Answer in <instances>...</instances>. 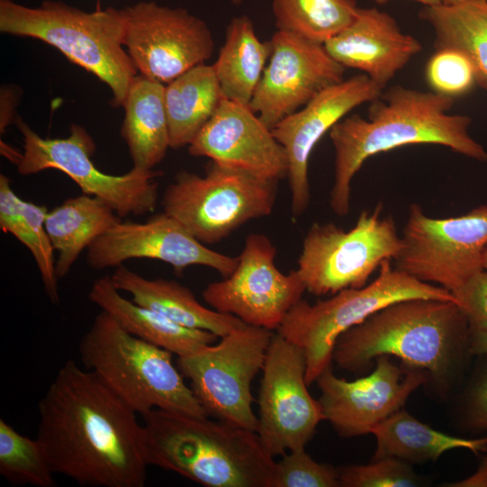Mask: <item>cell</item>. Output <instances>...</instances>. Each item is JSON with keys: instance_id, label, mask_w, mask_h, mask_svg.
<instances>
[{"instance_id": "obj_6", "label": "cell", "mask_w": 487, "mask_h": 487, "mask_svg": "<svg viewBox=\"0 0 487 487\" xmlns=\"http://www.w3.org/2000/svg\"><path fill=\"white\" fill-rule=\"evenodd\" d=\"M93 372L136 413L160 409L208 417L172 362V354L124 329L108 313L96 316L78 345Z\"/></svg>"}, {"instance_id": "obj_34", "label": "cell", "mask_w": 487, "mask_h": 487, "mask_svg": "<svg viewBox=\"0 0 487 487\" xmlns=\"http://www.w3.org/2000/svg\"><path fill=\"white\" fill-rule=\"evenodd\" d=\"M276 462L272 487H338V469L317 463L305 448L289 451Z\"/></svg>"}, {"instance_id": "obj_43", "label": "cell", "mask_w": 487, "mask_h": 487, "mask_svg": "<svg viewBox=\"0 0 487 487\" xmlns=\"http://www.w3.org/2000/svg\"><path fill=\"white\" fill-rule=\"evenodd\" d=\"M482 268L484 270H487V248L483 253V257H482Z\"/></svg>"}, {"instance_id": "obj_44", "label": "cell", "mask_w": 487, "mask_h": 487, "mask_svg": "<svg viewBox=\"0 0 487 487\" xmlns=\"http://www.w3.org/2000/svg\"><path fill=\"white\" fill-rule=\"evenodd\" d=\"M232 2L234 4V5H238L242 2V0H232Z\"/></svg>"}, {"instance_id": "obj_17", "label": "cell", "mask_w": 487, "mask_h": 487, "mask_svg": "<svg viewBox=\"0 0 487 487\" xmlns=\"http://www.w3.org/2000/svg\"><path fill=\"white\" fill-rule=\"evenodd\" d=\"M87 250L88 266L96 270L118 267L131 259H152L169 263L179 275L189 266L199 265L225 278L238 263V256L207 247L164 212L142 223L120 220Z\"/></svg>"}, {"instance_id": "obj_36", "label": "cell", "mask_w": 487, "mask_h": 487, "mask_svg": "<svg viewBox=\"0 0 487 487\" xmlns=\"http://www.w3.org/2000/svg\"><path fill=\"white\" fill-rule=\"evenodd\" d=\"M453 295L470 332L487 330V270L473 274Z\"/></svg>"}, {"instance_id": "obj_42", "label": "cell", "mask_w": 487, "mask_h": 487, "mask_svg": "<svg viewBox=\"0 0 487 487\" xmlns=\"http://www.w3.org/2000/svg\"><path fill=\"white\" fill-rule=\"evenodd\" d=\"M477 1H487V0H442V5H451L467 3V2H477Z\"/></svg>"}, {"instance_id": "obj_35", "label": "cell", "mask_w": 487, "mask_h": 487, "mask_svg": "<svg viewBox=\"0 0 487 487\" xmlns=\"http://www.w3.org/2000/svg\"><path fill=\"white\" fill-rule=\"evenodd\" d=\"M344 487H413L420 479L408 462L383 457L365 465H350L338 469Z\"/></svg>"}, {"instance_id": "obj_31", "label": "cell", "mask_w": 487, "mask_h": 487, "mask_svg": "<svg viewBox=\"0 0 487 487\" xmlns=\"http://www.w3.org/2000/svg\"><path fill=\"white\" fill-rule=\"evenodd\" d=\"M279 31L324 44L347 27L359 7L355 0H272Z\"/></svg>"}, {"instance_id": "obj_16", "label": "cell", "mask_w": 487, "mask_h": 487, "mask_svg": "<svg viewBox=\"0 0 487 487\" xmlns=\"http://www.w3.org/2000/svg\"><path fill=\"white\" fill-rule=\"evenodd\" d=\"M249 107L271 129L326 88L344 80L345 68L324 44L279 31Z\"/></svg>"}, {"instance_id": "obj_20", "label": "cell", "mask_w": 487, "mask_h": 487, "mask_svg": "<svg viewBox=\"0 0 487 487\" xmlns=\"http://www.w3.org/2000/svg\"><path fill=\"white\" fill-rule=\"evenodd\" d=\"M188 152L263 179L288 177L287 154L271 129L249 106L225 98L188 145Z\"/></svg>"}, {"instance_id": "obj_23", "label": "cell", "mask_w": 487, "mask_h": 487, "mask_svg": "<svg viewBox=\"0 0 487 487\" xmlns=\"http://www.w3.org/2000/svg\"><path fill=\"white\" fill-rule=\"evenodd\" d=\"M111 279L115 288L129 293L136 304L182 326L221 337L246 325L235 316L203 306L187 287L175 280L147 279L123 265L116 267Z\"/></svg>"}, {"instance_id": "obj_14", "label": "cell", "mask_w": 487, "mask_h": 487, "mask_svg": "<svg viewBox=\"0 0 487 487\" xmlns=\"http://www.w3.org/2000/svg\"><path fill=\"white\" fill-rule=\"evenodd\" d=\"M275 256L276 248L266 235L249 234L234 271L208 284L203 299L246 325L277 330L306 288L297 270L284 274L277 269Z\"/></svg>"}, {"instance_id": "obj_27", "label": "cell", "mask_w": 487, "mask_h": 487, "mask_svg": "<svg viewBox=\"0 0 487 487\" xmlns=\"http://www.w3.org/2000/svg\"><path fill=\"white\" fill-rule=\"evenodd\" d=\"M270 55V41H261L251 18L244 14L234 17L213 64L223 96L249 106Z\"/></svg>"}, {"instance_id": "obj_19", "label": "cell", "mask_w": 487, "mask_h": 487, "mask_svg": "<svg viewBox=\"0 0 487 487\" xmlns=\"http://www.w3.org/2000/svg\"><path fill=\"white\" fill-rule=\"evenodd\" d=\"M382 89L362 73L329 87L272 129L288 158L293 217L303 215L310 201L308 162L318 141L350 111L376 99Z\"/></svg>"}, {"instance_id": "obj_30", "label": "cell", "mask_w": 487, "mask_h": 487, "mask_svg": "<svg viewBox=\"0 0 487 487\" xmlns=\"http://www.w3.org/2000/svg\"><path fill=\"white\" fill-rule=\"evenodd\" d=\"M419 16L432 26L436 47L456 48L470 59L487 90V1L424 6Z\"/></svg>"}, {"instance_id": "obj_5", "label": "cell", "mask_w": 487, "mask_h": 487, "mask_svg": "<svg viewBox=\"0 0 487 487\" xmlns=\"http://www.w3.org/2000/svg\"><path fill=\"white\" fill-rule=\"evenodd\" d=\"M0 31L55 47L106 83L113 94V106H123L137 71L124 49L123 9L97 6L85 12L56 1L29 7L0 0Z\"/></svg>"}, {"instance_id": "obj_3", "label": "cell", "mask_w": 487, "mask_h": 487, "mask_svg": "<svg viewBox=\"0 0 487 487\" xmlns=\"http://www.w3.org/2000/svg\"><path fill=\"white\" fill-rule=\"evenodd\" d=\"M148 465L206 487H272L276 461L255 431L155 409L142 415Z\"/></svg>"}, {"instance_id": "obj_32", "label": "cell", "mask_w": 487, "mask_h": 487, "mask_svg": "<svg viewBox=\"0 0 487 487\" xmlns=\"http://www.w3.org/2000/svg\"><path fill=\"white\" fill-rule=\"evenodd\" d=\"M0 473L11 484L55 487L56 481L41 442L0 419Z\"/></svg>"}, {"instance_id": "obj_25", "label": "cell", "mask_w": 487, "mask_h": 487, "mask_svg": "<svg viewBox=\"0 0 487 487\" xmlns=\"http://www.w3.org/2000/svg\"><path fill=\"white\" fill-rule=\"evenodd\" d=\"M224 98L213 65H197L168 83L164 104L170 148L188 146Z\"/></svg>"}, {"instance_id": "obj_22", "label": "cell", "mask_w": 487, "mask_h": 487, "mask_svg": "<svg viewBox=\"0 0 487 487\" xmlns=\"http://www.w3.org/2000/svg\"><path fill=\"white\" fill-rule=\"evenodd\" d=\"M111 276L98 278L88 293L89 300L112 316L133 335L165 349L178 357L212 345L218 337L203 329L182 326L169 317L124 298Z\"/></svg>"}, {"instance_id": "obj_15", "label": "cell", "mask_w": 487, "mask_h": 487, "mask_svg": "<svg viewBox=\"0 0 487 487\" xmlns=\"http://www.w3.org/2000/svg\"><path fill=\"white\" fill-rule=\"evenodd\" d=\"M123 13L124 45L143 76L168 84L213 54L208 25L184 8L140 2Z\"/></svg>"}, {"instance_id": "obj_1", "label": "cell", "mask_w": 487, "mask_h": 487, "mask_svg": "<svg viewBox=\"0 0 487 487\" xmlns=\"http://www.w3.org/2000/svg\"><path fill=\"white\" fill-rule=\"evenodd\" d=\"M38 411L36 438L55 473L87 487L144 485L142 424L93 372L66 361Z\"/></svg>"}, {"instance_id": "obj_33", "label": "cell", "mask_w": 487, "mask_h": 487, "mask_svg": "<svg viewBox=\"0 0 487 487\" xmlns=\"http://www.w3.org/2000/svg\"><path fill=\"white\" fill-rule=\"evenodd\" d=\"M425 77L433 92L454 99L478 85L470 59L462 51L448 46L436 47L426 65Z\"/></svg>"}, {"instance_id": "obj_21", "label": "cell", "mask_w": 487, "mask_h": 487, "mask_svg": "<svg viewBox=\"0 0 487 487\" xmlns=\"http://www.w3.org/2000/svg\"><path fill=\"white\" fill-rule=\"evenodd\" d=\"M324 46L338 63L362 71L382 90L422 50L417 38L375 7L359 8L354 20Z\"/></svg>"}, {"instance_id": "obj_18", "label": "cell", "mask_w": 487, "mask_h": 487, "mask_svg": "<svg viewBox=\"0 0 487 487\" xmlns=\"http://www.w3.org/2000/svg\"><path fill=\"white\" fill-rule=\"evenodd\" d=\"M375 369L354 381L336 377L331 365L316 380L325 419L344 437L371 433L372 429L402 409L410 393L425 383V371L403 370L388 355L376 359Z\"/></svg>"}, {"instance_id": "obj_12", "label": "cell", "mask_w": 487, "mask_h": 487, "mask_svg": "<svg viewBox=\"0 0 487 487\" xmlns=\"http://www.w3.org/2000/svg\"><path fill=\"white\" fill-rule=\"evenodd\" d=\"M395 267L452 294L482 270L487 248V205L453 217L434 218L412 204Z\"/></svg>"}, {"instance_id": "obj_40", "label": "cell", "mask_w": 487, "mask_h": 487, "mask_svg": "<svg viewBox=\"0 0 487 487\" xmlns=\"http://www.w3.org/2000/svg\"><path fill=\"white\" fill-rule=\"evenodd\" d=\"M468 351L473 354H487V330L470 332Z\"/></svg>"}, {"instance_id": "obj_13", "label": "cell", "mask_w": 487, "mask_h": 487, "mask_svg": "<svg viewBox=\"0 0 487 487\" xmlns=\"http://www.w3.org/2000/svg\"><path fill=\"white\" fill-rule=\"evenodd\" d=\"M302 348L274 334L262 367L256 433L273 457L305 448L325 416L308 390Z\"/></svg>"}, {"instance_id": "obj_29", "label": "cell", "mask_w": 487, "mask_h": 487, "mask_svg": "<svg viewBox=\"0 0 487 487\" xmlns=\"http://www.w3.org/2000/svg\"><path fill=\"white\" fill-rule=\"evenodd\" d=\"M48 209L20 198L10 179L0 175V228L13 234L31 252L41 274L44 290L53 304L60 301L54 248L45 226Z\"/></svg>"}, {"instance_id": "obj_10", "label": "cell", "mask_w": 487, "mask_h": 487, "mask_svg": "<svg viewBox=\"0 0 487 487\" xmlns=\"http://www.w3.org/2000/svg\"><path fill=\"white\" fill-rule=\"evenodd\" d=\"M272 330L244 325L190 354L177 367L208 417L257 430L251 385L262 370Z\"/></svg>"}, {"instance_id": "obj_28", "label": "cell", "mask_w": 487, "mask_h": 487, "mask_svg": "<svg viewBox=\"0 0 487 487\" xmlns=\"http://www.w3.org/2000/svg\"><path fill=\"white\" fill-rule=\"evenodd\" d=\"M371 433L377 447L373 459L436 460L448 450L464 448L478 455L487 450V436L463 438L437 431L400 409L375 426Z\"/></svg>"}, {"instance_id": "obj_37", "label": "cell", "mask_w": 487, "mask_h": 487, "mask_svg": "<svg viewBox=\"0 0 487 487\" xmlns=\"http://www.w3.org/2000/svg\"><path fill=\"white\" fill-rule=\"evenodd\" d=\"M467 419L472 427L487 429V368L468 398Z\"/></svg>"}, {"instance_id": "obj_8", "label": "cell", "mask_w": 487, "mask_h": 487, "mask_svg": "<svg viewBox=\"0 0 487 487\" xmlns=\"http://www.w3.org/2000/svg\"><path fill=\"white\" fill-rule=\"evenodd\" d=\"M277 184L211 161L203 176L176 175L163 194V212L200 243L216 244L248 221L269 216Z\"/></svg>"}, {"instance_id": "obj_7", "label": "cell", "mask_w": 487, "mask_h": 487, "mask_svg": "<svg viewBox=\"0 0 487 487\" xmlns=\"http://www.w3.org/2000/svg\"><path fill=\"white\" fill-rule=\"evenodd\" d=\"M379 270L377 278L362 288L342 289L315 304L299 300L277 328L278 334L303 349L308 385L331 365L339 336L377 311L411 299L456 302L447 289L393 267L391 259L383 261Z\"/></svg>"}, {"instance_id": "obj_26", "label": "cell", "mask_w": 487, "mask_h": 487, "mask_svg": "<svg viewBox=\"0 0 487 487\" xmlns=\"http://www.w3.org/2000/svg\"><path fill=\"white\" fill-rule=\"evenodd\" d=\"M118 221L119 216L108 205L86 194L67 198L48 211L45 226L58 253V279L66 276L79 254Z\"/></svg>"}, {"instance_id": "obj_41", "label": "cell", "mask_w": 487, "mask_h": 487, "mask_svg": "<svg viewBox=\"0 0 487 487\" xmlns=\"http://www.w3.org/2000/svg\"><path fill=\"white\" fill-rule=\"evenodd\" d=\"M371 1L379 5H383L391 0H371ZM411 1L420 3L424 5V6H436V5H442V0H411Z\"/></svg>"}, {"instance_id": "obj_38", "label": "cell", "mask_w": 487, "mask_h": 487, "mask_svg": "<svg viewBox=\"0 0 487 487\" xmlns=\"http://www.w3.org/2000/svg\"><path fill=\"white\" fill-rule=\"evenodd\" d=\"M17 96L11 89H2L1 91V133L5 131L10 122L13 120L14 106Z\"/></svg>"}, {"instance_id": "obj_24", "label": "cell", "mask_w": 487, "mask_h": 487, "mask_svg": "<svg viewBox=\"0 0 487 487\" xmlns=\"http://www.w3.org/2000/svg\"><path fill=\"white\" fill-rule=\"evenodd\" d=\"M164 90L163 83L142 74L129 87L121 133L133 168L153 170L170 148Z\"/></svg>"}, {"instance_id": "obj_39", "label": "cell", "mask_w": 487, "mask_h": 487, "mask_svg": "<svg viewBox=\"0 0 487 487\" xmlns=\"http://www.w3.org/2000/svg\"><path fill=\"white\" fill-rule=\"evenodd\" d=\"M487 452V450H486ZM447 486L453 487H487V454L483 456L477 471L471 476Z\"/></svg>"}, {"instance_id": "obj_2", "label": "cell", "mask_w": 487, "mask_h": 487, "mask_svg": "<svg viewBox=\"0 0 487 487\" xmlns=\"http://www.w3.org/2000/svg\"><path fill=\"white\" fill-rule=\"evenodd\" d=\"M455 99L393 86L370 102L366 118L344 117L329 131L335 150V177L329 204L339 216L350 210L351 183L370 157L402 146L436 144L479 161L487 152L469 133L471 118L449 114Z\"/></svg>"}, {"instance_id": "obj_9", "label": "cell", "mask_w": 487, "mask_h": 487, "mask_svg": "<svg viewBox=\"0 0 487 487\" xmlns=\"http://www.w3.org/2000/svg\"><path fill=\"white\" fill-rule=\"evenodd\" d=\"M382 205L363 211L350 230L333 223H313L298 262L306 290L315 296L334 295L362 288L383 261L396 259L401 249L391 216H382Z\"/></svg>"}, {"instance_id": "obj_4", "label": "cell", "mask_w": 487, "mask_h": 487, "mask_svg": "<svg viewBox=\"0 0 487 487\" xmlns=\"http://www.w3.org/2000/svg\"><path fill=\"white\" fill-rule=\"evenodd\" d=\"M470 327L456 302L430 299L399 301L377 311L337 339L333 361L360 372L381 355L397 356L436 379L453 368Z\"/></svg>"}, {"instance_id": "obj_11", "label": "cell", "mask_w": 487, "mask_h": 487, "mask_svg": "<svg viewBox=\"0 0 487 487\" xmlns=\"http://www.w3.org/2000/svg\"><path fill=\"white\" fill-rule=\"evenodd\" d=\"M23 140V152L17 166L22 175L54 169L68 175L83 194L108 205L119 217L152 213L157 206L161 172L133 168L123 175L98 170L91 161L96 146L88 133L73 125L66 138H42L23 120L16 119Z\"/></svg>"}]
</instances>
